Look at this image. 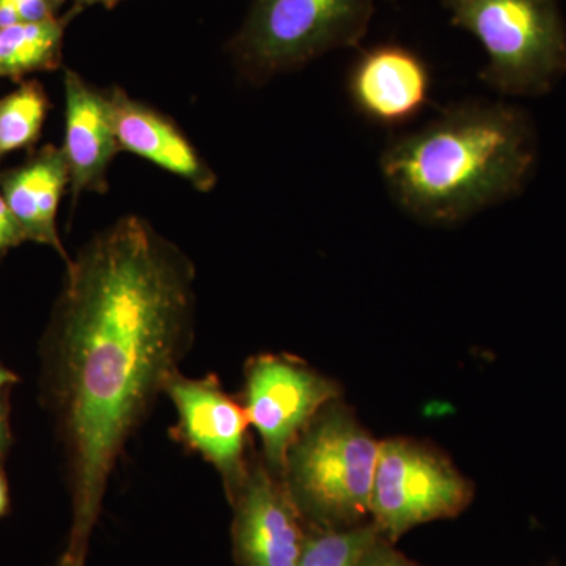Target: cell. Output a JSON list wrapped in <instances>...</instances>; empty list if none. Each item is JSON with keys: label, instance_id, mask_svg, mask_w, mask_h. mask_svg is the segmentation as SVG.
Returning <instances> with one entry per match:
<instances>
[{"label": "cell", "instance_id": "cell-1", "mask_svg": "<svg viewBox=\"0 0 566 566\" xmlns=\"http://www.w3.org/2000/svg\"><path fill=\"white\" fill-rule=\"evenodd\" d=\"M193 282L188 255L139 216L107 227L66 262L52 344L73 480V553H87L123 447L188 352Z\"/></svg>", "mask_w": 566, "mask_h": 566}, {"label": "cell", "instance_id": "cell-2", "mask_svg": "<svg viewBox=\"0 0 566 566\" xmlns=\"http://www.w3.org/2000/svg\"><path fill=\"white\" fill-rule=\"evenodd\" d=\"M535 158V132L526 112L501 102L463 99L412 132L394 134L379 156V170L406 214L453 227L515 197Z\"/></svg>", "mask_w": 566, "mask_h": 566}, {"label": "cell", "instance_id": "cell-3", "mask_svg": "<svg viewBox=\"0 0 566 566\" xmlns=\"http://www.w3.org/2000/svg\"><path fill=\"white\" fill-rule=\"evenodd\" d=\"M450 24L486 52L483 84L506 96H542L566 74L558 0H441Z\"/></svg>", "mask_w": 566, "mask_h": 566}, {"label": "cell", "instance_id": "cell-4", "mask_svg": "<svg viewBox=\"0 0 566 566\" xmlns=\"http://www.w3.org/2000/svg\"><path fill=\"white\" fill-rule=\"evenodd\" d=\"M374 14V0H252L227 51L244 81L263 85L329 52L359 48Z\"/></svg>", "mask_w": 566, "mask_h": 566}, {"label": "cell", "instance_id": "cell-5", "mask_svg": "<svg viewBox=\"0 0 566 566\" xmlns=\"http://www.w3.org/2000/svg\"><path fill=\"white\" fill-rule=\"evenodd\" d=\"M379 444L349 412L324 408L294 441L283 475L301 512L327 528L371 513Z\"/></svg>", "mask_w": 566, "mask_h": 566}, {"label": "cell", "instance_id": "cell-6", "mask_svg": "<svg viewBox=\"0 0 566 566\" xmlns=\"http://www.w3.org/2000/svg\"><path fill=\"white\" fill-rule=\"evenodd\" d=\"M471 483L441 453L409 439L379 444L371 513L386 542L420 524L449 520L471 504Z\"/></svg>", "mask_w": 566, "mask_h": 566}, {"label": "cell", "instance_id": "cell-7", "mask_svg": "<svg viewBox=\"0 0 566 566\" xmlns=\"http://www.w3.org/2000/svg\"><path fill=\"white\" fill-rule=\"evenodd\" d=\"M337 395L334 381L289 357L266 354L248 364L245 415L274 472L283 474L294 441Z\"/></svg>", "mask_w": 566, "mask_h": 566}, {"label": "cell", "instance_id": "cell-8", "mask_svg": "<svg viewBox=\"0 0 566 566\" xmlns=\"http://www.w3.org/2000/svg\"><path fill=\"white\" fill-rule=\"evenodd\" d=\"M346 92L354 111L368 123L403 128L430 104L433 73L422 55L405 44H374L353 62Z\"/></svg>", "mask_w": 566, "mask_h": 566}, {"label": "cell", "instance_id": "cell-9", "mask_svg": "<svg viewBox=\"0 0 566 566\" xmlns=\"http://www.w3.org/2000/svg\"><path fill=\"white\" fill-rule=\"evenodd\" d=\"M166 394L177 408V433L218 469L232 497L249 471L244 461L245 409L223 392L216 376L189 379L175 374Z\"/></svg>", "mask_w": 566, "mask_h": 566}, {"label": "cell", "instance_id": "cell-10", "mask_svg": "<svg viewBox=\"0 0 566 566\" xmlns=\"http://www.w3.org/2000/svg\"><path fill=\"white\" fill-rule=\"evenodd\" d=\"M233 538L241 566H297L305 536L303 512L289 488L266 469L248 471L234 491Z\"/></svg>", "mask_w": 566, "mask_h": 566}, {"label": "cell", "instance_id": "cell-11", "mask_svg": "<svg viewBox=\"0 0 566 566\" xmlns=\"http://www.w3.org/2000/svg\"><path fill=\"white\" fill-rule=\"evenodd\" d=\"M65 142L63 155L70 169V186L76 202L82 192L104 193L107 172L122 151L112 126L106 91L93 87L80 73L65 70Z\"/></svg>", "mask_w": 566, "mask_h": 566}, {"label": "cell", "instance_id": "cell-12", "mask_svg": "<svg viewBox=\"0 0 566 566\" xmlns=\"http://www.w3.org/2000/svg\"><path fill=\"white\" fill-rule=\"evenodd\" d=\"M111 120L122 150L134 153L188 181L200 192L216 188V174L177 123L120 87L106 91Z\"/></svg>", "mask_w": 566, "mask_h": 566}, {"label": "cell", "instance_id": "cell-13", "mask_svg": "<svg viewBox=\"0 0 566 566\" xmlns=\"http://www.w3.org/2000/svg\"><path fill=\"white\" fill-rule=\"evenodd\" d=\"M70 185L62 148L44 145L22 166L0 172V193L21 227L25 241L46 244L69 262L57 232V211Z\"/></svg>", "mask_w": 566, "mask_h": 566}, {"label": "cell", "instance_id": "cell-14", "mask_svg": "<svg viewBox=\"0 0 566 566\" xmlns=\"http://www.w3.org/2000/svg\"><path fill=\"white\" fill-rule=\"evenodd\" d=\"M76 14L71 9L54 20L0 29V77L22 81L29 74L61 69L65 29Z\"/></svg>", "mask_w": 566, "mask_h": 566}, {"label": "cell", "instance_id": "cell-15", "mask_svg": "<svg viewBox=\"0 0 566 566\" xmlns=\"http://www.w3.org/2000/svg\"><path fill=\"white\" fill-rule=\"evenodd\" d=\"M50 107L48 93L36 80L22 81L17 91L0 98V161L39 142Z\"/></svg>", "mask_w": 566, "mask_h": 566}, {"label": "cell", "instance_id": "cell-16", "mask_svg": "<svg viewBox=\"0 0 566 566\" xmlns=\"http://www.w3.org/2000/svg\"><path fill=\"white\" fill-rule=\"evenodd\" d=\"M382 536L374 523L367 526L324 528L305 539L297 566H357Z\"/></svg>", "mask_w": 566, "mask_h": 566}, {"label": "cell", "instance_id": "cell-17", "mask_svg": "<svg viewBox=\"0 0 566 566\" xmlns=\"http://www.w3.org/2000/svg\"><path fill=\"white\" fill-rule=\"evenodd\" d=\"M70 0H0V29L21 22H39L61 17Z\"/></svg>", "mask_w": 566, "mask_h": 566}, {"label": "cell", "instance_id": "cell-18", "mask_svg": "<svg viewBox=\"0 0 566 566\" xmlns=\"http://www.w3.org/2000/svg\"><path fill=\"white\" fill-rule=\"evenodd\" d=\"M357 566H422L409 560L403 554L395 551L385 538L378 539L360 558Z\"/></svg>", "mask_w": 566, "mask_h": 566}, {"label": "cell", "instance_id": "cell-19", "mask_svg": "<svg viewBox=\"0 0 566 566\" xmlns=\"http://www.w3.org/2000/svg\"><path fill=\"white\" fill-rule=\"evenodd\" d=\"M25 241L21 227L18 226L17 219L11 214L9 205L3 200L0 193V255L10 251L14 245Z\"/></svg>", "mask_w": 566, "mask_h": 566}, {"label": "cell", "instance_id": "cell-20", "mask_svg": "<svg viewBox=\"0 0 566 566\" xmlns=\"http://www.w3.org/2000/svg\"><path fill=\"white\" fill-rule=\"evenodd\" d=\"M70 2H73V10L76 11V13H80V11L95 6L114 9V7L117 6V3L123 2V0H70Z\"/></svg>", "mask_w": 566, "mask_h": 566}, {"label": "cell", "instance_id": "cell-21", "mask_svg": "<svg viewBox=\"0 0 566 566\" xmlns=\"http://www.w3.org/2000/svg\"><path fill=\"white\" fill-rule=\"evenodd\" d=\"M61 566H85V556L66 553Z\"/></svg>", "mask_w": 566, "mask_h": 566}, {"label": "cell", "instance_id": "cell-22", "mask_svg": "<svg viewBox=\"0 0 566 566\" xmlns=\"http://www.w3.org/2000/svg\"><path fill=\"white\" fill-rule=\"evenodd\" d=\"M7 441H9V431H7L6 420L0 415V455H2L3 449H6Z\"/></svg>", "mask_w": 566, "mask_h": 566}, {"label": "cell", "instance_id": "cell-23", "mask_svg": "<svg viewBox=\"0 0 566 566\" xmlns=\"http://www.w3.org/2000/svg\"><path fill=\"white\" fill-rule=\"evenodd\" d=\"M13 381H17V376L6 370V368L0 367V389H3V387Z\"/></svg>", "mask_w": 566, "mask_h": 566}, {"label": "cell", "instance_id": "cell-24", "mask_svg": "<svg viewBox=\"0 0 566 566\" xmlns=\"http://www.w3.org/2000/svg\"><path fill=\"white\" fill-rule=\"evenodd\" d=\"M7 509V488L3 483L2 476H0V515L6 512Z\"/></svg>", "mask_w": 566, "mask_h": 566}]
</instances>
